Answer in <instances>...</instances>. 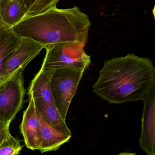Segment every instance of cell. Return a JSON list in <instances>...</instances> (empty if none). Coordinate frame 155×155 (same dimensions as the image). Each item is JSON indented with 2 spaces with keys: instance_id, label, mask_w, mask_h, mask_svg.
<instances>
[{
  "instance_id": "30bf717a",
  "label": "cell",
  "mask_w": 155,
  "mask_h": 155,
  "mask_svg": "<svg viewBox=\"0 0 155 155\" xmlns=\"http://www.w3.org/2000/svg\"><path fill=\"white\" fill-rule=\"evenodd\" d=\"M54 69H44L41 68L31 82L28 88V96L33 98H40L45 102L54 104L51 89V82Z\"/></svg>"
},
{
  "instance_id": "9a60e30c",
  "label": "cell",
  "mask_w": 155,
  "mask_h": 155,
  "mask_svg": "<svg viewBox=\"0 0 155 155\" xmlns=\"http://www.w3.org/2000/svg\"><path fill=\"white\" fill-rule=\"evenodd\" d=\"M60 0H35L28 9L26 16L34 15L55 7Z\"/></svg>"
},
{
  "instance_id": "ac0fdd59",
  "label": "cell",
  "mask_w": 155,
  "mask_h": 155,
  "mask_svg": "<svg viewBox=\"0 0 155 155\" xmlns=\"http://www.w3.org/2000/svg\"><path fill=\"white\" fill-rule=\"evenodd\" d=\"M5 26H8V25H6V24L4 23V21L2 20V18L0 16V28Z\"/></svg>"
},
{
  "instance_id": "ba28073f",
  "label": "cell",
  "mask_w": 155,
  "mask_h": 155,
  "mask_svg": "<svg viewBox=\"0 0 155 155\" xmlns=\"http://www.w3.org/2000/svg\"><path fill=\"white\" fill-rule=\"evenodd\" d=\"M28 97V105L23 112L20 129L27 147L39 150L42 141L39 119L34 99L31 96Z\"/></svg>"
},
{
  "instance_id": "9c48e42d",
  "label": "cell",
  "mask_w": 155,
  "mask_h": 155,
  "mask_svg": "<svg viewBox=\"0 0 155 155\" xmlns=\"http://www.w3.org/2000/svg\"><path fill=\"white\" fill-rule=\"evenodd\" d=\"M37 112L39 119L42 139L39 150L42 153L57 151L62 145L69 141L71 136L64 134L52 127L45 120L38 110Z\"/></svg>"
},
{
  "instance_id": "5b68a950",
  "label": "cell",
  "mask_w": 155,
  "mask_h": 155,
  "mask_svg": "<svg viewBox=\"0 0 155 155\" xmlns=\"http://www.w3.org/2000/svg\"><path fill=\"white\" fill-rule=\"evenodd\" d=\"M23 71L17 72L0 85V120L9 125L25 102Z\"/></svg>"
},
{
  "instance_id": "3957f363",
  "label": "cell",
  "mask_w": 155,
  "mask_h": 155,
  "mask_svg": "<svg viewBox=\"0 0 155 155\" xmlns=\"http://www.w3.org/2000/svg\"><path fill=\"white\" fill-rule=\"evenodd\" d=\"M85 70L76 67L54 69L51 82V94L54 104L64 120Z\"/></svg>"
},
{
  "instance_id": "52a82bcc",
  "label": "cell",
  "mask_w": 155,
  "mask_h": 155,
  "mask_svg": "<svg viewBox=\"0 0 155 155\" xmlns=\"http://www.w3.org/2000/svg\"><path fill=\"white\" fill-rule=\"evenodd\" d=\"M142 101L143 110L139 145L146 154L155 155V85L150 90Z\"/></svg>"
},
{
  "instance_id": "5bb4252c",
  "label": "cell",
  "mask_w": 155,
  "mask_h": 155,
  "mask_svg": "<svg viewBox=\"0 0 155 155\" xmlns=\"http://www.w3.org/2000/svg\"><path fill=\"white\" fill-rule=\"evenodd\" d=\"M22 148L19 140L10 133L0 144V155H19Z\"/></svg>"
},
{
  "instance_id": "e0dca14e",
  "label": "cell",
  "mask_w": 155,
  "mask_h": 155,
  "mask_svg": "<svg viewBox=\"0 0 155 155\" xmlns=\"http://www.w3.org/2000/svg\"><path fill=\"white\" fill-rule=\"evenodd\" d=\"M35 1V0H25V3L28 9Z\"/></svg>"
},
{
  "instance_id": "277c9868",
  "label": "cell",
  "mask_w": 155,
  "mask_h": 155,
  "mask_svg": "<svg viewBox=\"0 0 155 155\" xmlns=\"http://www.w3.org/2000/svg\"><path fill=\"white\" fill-rule=\"evenodd\" d=\"M85 45L77 41L61 42L45 47L46 55L41 68L56 69L76 67L86 70L91 62V56L84 50Z\"/></svg>"
},
{
  "instance_id": "2e32d148",
  "label": "cell",
  "mask_w": 155,
  "mask_h": 155,
  "mask_svg": "<svg viewBox=\"0 0 155 155\" xmlns=\"http://www.w3.org/2000/svg\"><path fill=\"white\" fill-rule=\"evenodd\" d=\"M9 126L8 124L0 120V144H1L8 134L10 133Z\"/></svg>"
},
{
  "instance_id": "4fadbf2b",
  "label": "cell",
  "mask_w": 155,
  "mask_h": 155,
  "mask_svg": "<svg viewBox=\"0 0 155 155\" xmlns=\"http://www.w3.org/2000/svg\"><path fill=\"white\" fill-rule=\"evenodd\" d=\"M39 112L52 127L64 134L72 136L71 132L63 119L55 104L45 102L40 98H33Z\"/></svg>"
},
{
  "instance_id": "6da1fadb",
  "label": "cell",
  "mask_w": 155,
  "mask_h": 155,
  "mask_svg": "<svg viewBox=\"0 0 155 155\" xmlns=\"http://www.w3.org/2000/svg\"><path fill=\"white\" fill-rule=\"evenodd\" d=\"M155 85L152 61L129 53L105 61L93 91L109 103L119 104L142 101Z\"/></svg>"
},
{
  "instance_id": "8992f818",
  "label": "cell",
  "mask_w": 155,
  "mask_h": 155,
  "mask_svg": "<svg viewBox=\"0 0 155 155\" xmlns=\"http://www.w3.org/2000/svg\"><path fill=\"white\" fill-rule=\"evenodd\" d=\"M45 48L35 41L22 38L19 46L5 61L6 71L0 77V85L17 72L23 71Z\"/></svg>"
},
{
  "instance_id": "7c38bea8",
  "label": "cell",
  "mask_w": 155,
  "mask_h": 155,
  "mask_svg": "<svg viewBox=\"0 0 155 155\" xmlns=\"http://www.w3.org/2000/svg\"><path fill=\"white\" fill-rule=\"evenodd\" d=\"M21 39L11 27L5 26L0 28V77L6 71L5 61L19 46Z\"/></svg>"
},
{
  "instance_id": "7a4b0ae2",
  "label": "cell",
  "mask_w": 155,
  "mask_h": 155,
  "mask_svg": "<svg viewBox=\"0 0 155 155\" xmlns=\"http://www.w3.org/2000/svg\"><path fill=\"white\" fill-rule=\"evenodd\" d=\"M91 25L87 15L78 7L61 9L55 6L25 16L11 28L21 38L30 39L45 47L69 41L85 46Z\"/></svg>"
},
{
  "instance_id": "8fae6325",
  "label": "cell",
  "mask_w": 155,
  "mask_h": 155,
  "mask_svg": "<svg viewBox=\"0 0 155 155\" xmlns=\"http://www.w3.org/2000/svg\"><path fill=\"white\" fill-rule=\"evenodd\" d=\"M28 10L25 0H0V16L11 28L26 16Z\"/></svg>"
}]
</instances>
